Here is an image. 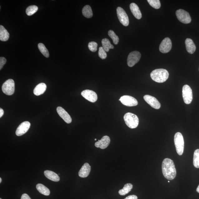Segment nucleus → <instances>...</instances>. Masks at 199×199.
<instances>
[{
  "label": "nucleus",
  "instance_id": "nucleus-18",
  "mask_svg": "<svg viewBox=\"0 0 199 199\" xmlns=\"http://www.w3.org/2000/svg\"><path fill=\"white\" fill-rule=\"evenodd\" d=\"M130 9L133 15L138 19H140L142 18V14L140 9L137 4L132 3L130 5Z\"/></svg>",
  "mask_w": 199,
  "mask_h": 199
},
{
  "label": "nucleus",
  "instance_id": "nucleus-7",
  "mask_svg": "<svg viewBox=\"0 0 199 199\" xmlns=\"http://www.w3.org/2000/svg\"><path fill=\"white\" fill-rule=\"evenodd\" d=\"M182 95L185 103L187 104L191 103L192 100V92L189 86L186 85L183 86Z\"/></svg>",
  "mask_w": 199,
  "mask_h": 199
},
{
  "label": "nucleus",
  "instance_id": "nucleus-22",
  "mask_svg": "<svg viewBox=\"0 0 199 199\" xmlns=\"http://www.w3.org/2000/svg\"><path fill=\"white\" fill-rule=\"evenodd\" d=\"M9 34L3 26H0V40L6 42L9 39Z\"/></svg>",
  "mask_w": 199,
  "mask_h": 199
},
{
  "label": "nucleus",
  "instance_id": "nucleus-37",
  "mask_svg": "<svg viewBox=\"0 0 199 199\" xmlns=\"http://www.w3.org/2000/svg\"><path fill=\"white\" fill-rule=\"evenodd\" d=\"M4 114V111L2 109L0 108V118H1Z\"/></svg>",
  "mask_w": 199,
  "mask_h": 199
},
{
  "label": "nucleus",
  "instance_id": "nucleus-24",
  "mask_svg": "<svg viewBox=\"0 0 199 199\" xmlns=\"http://www.w3.org/2000/svg\"><path fill=\"white\" fill-rule=\"evenodd\" d=\"M133 188L132 184L131 183H127L125 184L124 187L122 189L119 191V194L121 196H125L126 194H128Z\"/></svg>",
  "mask_w": 199,
  "mask_h": 199
},
{
  "label": "nucleus",
  "instance_id": "nucleus-10",
  "mask_svg": "<svg viewBox=\"0 0 199 199\" xmlns=\"http://www.w3.org/2000/svg\"><path fill=\"white\" fill-rule=\"evenodd\" d=\"M119 100L123 104L127 106H135L138 104L137 99L130 96H123L120 98Z\"/></svg>",
  "mask_w": 199,
  "mask_h": 199
},
{
  "label": "nucleus",
  "instance_id": "nucleus-1",
  "mask_svg": "<svg viewBox=\"0 0 199 199\" xmlns=\"http://www.w3.org/2000/svg\"><path fill=\"white\" fill-rule=\"evenodd\" d=\"M162 170L164 177L170 180L176 177V170L174 162L171 159H164L162 163Z\"/></svg>",
  "mask_w": 199,
  "mask_h": 199
},
{
  "label": "nucleus",
  "instance_id": "nucleus-33",
  "mask_svg": "<svg viewBox=\"0 0 199 199\" xmlns=\"http://www.w3.org/2000/svg\"><path fill=\"white\" fill-rule=\"evenodd\" d=\"M98 56L100 58L102 59H105L107 57V54L106 51L104 50L103 47H101L99 48V51L98 52Z\"/></svg>",
  "mask_w": 199,
  "mask_h": 199
},
{
  "label": "nucleus",
  "instance_id": "nucleus-6",
  "mask_svg": "<svg viewBox=\"0 0 199 199\" xmlns=\"http://www.w3.org/2000/svg\"><path fill=\"white\" fill-rule=\"evenodd\" d=\"M176 15L178 19L182 23L188 24L191 22V17L189 13L183 9L177 10L176 12Z\"/></svg>",
  "mask_w": 199,
  "mask_h": 199
},
{
  "label": "nucleus",
  "instance_id": "nucleus-38",
  "mask_svg": "<svg viewBox=\"0 0 199 199\" xmlns=\"http://www.w3.org/2000/svg\"><path fill=\"white\" fill-rule=\"evenodd\" d=\"M197 192L199 193V185L198 187L197 188Z\"/></svg>",
  "mask_w": 199,
  "mask_h": 199
},
{
  "label": "nucleus",
  "instance_id": "nucleus-39",
  "mask_svg": "<svg viewBox=\"0 0 199 199\" xmlns=\"http://www.w3.org/2000/svg\"><path fill=\"white\" fill-rule=\"evenodd\" d=\"M2 181V178H0V183H1Z\"/></svg>",
  "mask_w": 199,
  "mask_h": 199
},
{
  "label": "nucleus",
  "instance_id": "nucleus-41",
  "mask_svg": "<svg viewBox=\"0 0 199 199\" xmlns=\"http://www.w3.org/2000/svg\"><path fill=\"white\" fill-rule=\"evenodd\" d=\"M168 182H170V181H168Z\"/></svg>",
  "mask_w": 199,
  "mask_h": 199
},
{
  "label": "nucleus",
  "instance_id": "nucleus-23",
  "mask_svg": "<svg viewBox=\"0 0 199 199\" xmlns=\"http://www.w3.org/2000/svg\"><path fill=\"white\" fill-rule=\"evenodd\" d=\"M36 188L39 192L44 195L48 196L50 194V191L49 189L42 184H37Z\"/></svg>",
  "mask_w": 199,
  "mask_h": 199
},
{
  "label": "nucleus",
  "instance_id": "nucleus-32",
  "mask_svg": "<svg viewBox=\"0 0 199 199\" xmlns=\"http://www.w3.org/2000/svg\"><path fill=\"white\" fill-rule=\"evenodd\" d=\"M98 45L97 43L92 42H90L88 44V48L92 52H95L97 50Z\"/></svg>",
  "mask_w": 199,
  "mask_h": 199
},
{
  "label": "nucleus",
  "instance_id": "nucleus-31",
  "mask_svg": "<svg viewBox=\"0 0 199 199\" xmlns=\"http://www.w3.org/2000/svg\"><path fill=\"white\" fill-rule=\"evenodd\" d=\"M147 1L149 5L155 9H159L161 7V2L159 0H147Z\"/></svg>",
  "mask_w": 199,
  "mask_h": 199
},
{
  "label": "nucleus",
  "instance_id": "nucleus-42",
  "mask_svg": "<svg viewBox=\"0 0 199 199\" xmlns=\"http://www.w3.org/2000/svg\"><path fill=\"white\" fill-rule=\"evenodd\" d=\"M0 199H2L1 198H0Z\"/></svg>",
  "mask_w": 199,
  "mask_h": 199
},
{
  "label": "nucleus",
  "instance_id": "nucleus-8",
  "mask_svg": "<svg viewBox=\"0 0 199 199\" xmlns=\"http://www.w3.org/2000/svg\"><path fill=\"white\" fill-rule=\"evenodd\" d=\"M141 58V54L137 51L131 52L127 58V64L129 67H132L138 62Z\"/></svg>",
  "mask_w": 199,
  "mask_h": 199
},
{
  "label": "nucleus",
  "instance_id": "nucleus-9",
  "mask_svg": "<svg viewBox=\"0 0 199 199\" xmlns=\"http://www.w3.org/2000/svg\"><path fill=\"white\" fill-rule=\"evenodd\" d=\"M117 13L121 23L125 26H128L129 24V18L124 9L118 7L117 9Z\"/></svg>",
  "mask_w": 199,
  "mask_h": 199
},
{
  "label": "nucleus",
  "instance_id": "nucleus-19",
  "mask_svg": "<svg viewBox=\"0 0 199 199\" xmlns=\"http://www.w3.org/2000/svg\"><path fill=\"white\" fill-rule=\"evenodd\" d=\"M186 50L190 54H192L196 50V47L193 41L190 38H187L185 40Z\"/></svg>",
  "mask_w": 199,
  "mask_h": 199
},
{
  "label": "nucleus",
  "instance_id": "nucleus-30",
  "mask_svg": "<svg viewBox=\"0 0 199 199\" xmlns=\"http://www.w3.org/2000/svg\"><path fill=\"white\" fill-rule=\"evenodd\" d=\"M108 35L111 38L115 44L117 45L118 44L119 38L118 36L116 35L115 33L112 30H110L108 32Z\"/></svg>",
  "mask_w": 199,
  "mask_h": 199
},
{
  "label": "nucleus",
  "instance_id": "nucleus-25",
  "mask_svg": "<svg viewBox=\"0 0 199 199\" xmlns=\"http://www.w3.org/2000/svg\"><path fill=\"white\" fill-rule=\"evenodd\" d=\"M102 47H103L104 50L106 52H109L110 49H113L114 47L111 44V42L108 39L105 38L103 39L102 41Z\"/></svg>",
  "mask_w": 199,
  "mask_h": 199
},
{
  "label": "nucleus",
  "instance_id": "nucleus-35",
  "mask_svg": "<svg viewBox=\"0 0 199 199\" xmlns=\"http://www.w3.org/2000/svg\"><path fill=\"white\" fill-rule=\"evenodd\" d=\"M124 199H138V197L136 196L133 195L129 196L127 197Z\"/></svg>",
  "mask_w": 199,
  "mask_h": 199
},
{
  "label": "nucleus",
  "instance_id": "nucleus-12",
  "mask_svg": "<svg viewBox=\"0 0 199 199\" xmlns=\"http://www.w3.org/2000/svg\"><path fill=\"white\" fill-rule=\"evenodd\" d=\"M81 95L86 99L92 102H95L97 100V94L91 90H84L82 92Z\"/></svg>",
  "mask_w": 199,
  "mask_h": 199
},
{
  "label": "nucleus",
  "instance_id": "nucleus-34",
  "mask_svg": "<svg viewBox=\"0 0 199 199\" xmlns=\"http://www.w3.org/2000/svg\"><path fill=\"white\" fill-rule=\"evenodd\" d=\"M7 62V59L3 57H1L0 58V69L1 70Z\"/></svg>",
  "mask_w": 199,
  "mask_h": 199
},
{
  "label": "nucleus",
  "instance_id": "nucleus-40",
  "mask_svg": "<svg viewBox=\"0 0 199 199\" xmlns=\"http://www.w3.org/2000/svg\"><path fill=\"white\" fill-rule=\"evenodd\" d=\"M94 140H95V141L97 140V139H94Z\"/></svg>",
  "mask_w": 199,
  "mask_h": 199
},
{
  "label": "nucleus",
  "instance_id": "nucleus-21",
  "mask_svg": "<svg viewBox=\"0 0 199 199\" xmlns=\"http://www.w3.org/2000/svg\"><path fill=\"white\" fill-rule=\"evenodd\" d=\"M44 174L47 178L52 181L58 182L60 180V178L58 174L50 170H46L44 172Z\"/></svg>",
  "mask_w": 199,
  "mask_h": 199
},
{
  "label": "nucleus",
  "instance_id": "nucleus-27",
  "mask_svg": "<svg viewBox=\"0 0 199 199\" xmlns=\"http://www.w3.org/2000/svg\"><path fill=\"white\" fill-rule=\"evenodd\" d=\"M38 47L39 50L41 53L46 58H48L49 56H50L48 51L45 47L44 45L42 43H40L38 44Z\"/></svg>",
  "mask_w": 199,
  "mask_h": 199
},
{
  "label": "nucleus",
  "instance_id": "nucleus-4",
  "mask_svg": "<svg viewBox=\"0 0 199 199\" xmlns=\"http://www.w3.org/2000/svg\"><path fill=\"white\" fill-rule=\"evenodd\" d=\"M174 142L178 155H182L184 152V143L183 137L181 133L178 132L176 133L174 135Z\"/></svg>",
  "mask_w": 199,
  "mask_h": 199
},
{
  "label": "nucleus",
  "instance_id": "nucleus-28",
  "mask_svg": "<svg viewBox=\"0 0 199 199\" xmlns=\"http://www.w3.org/2000/svg\"><path fill=\"white\" fill-rule=\"evenodd\" d=\"M38 7L36 5H32L28 7L26 10V13L28 16H32L37 11Z\"/></svg>",
  "mask_w": 199,
  "mask_h": 199
},
{
  "label": "nucleus",
  "instance_id": "nucleus-11",
  "mask_svg": "<svg viewBox=\"0 0 199 199\" xmlns=\"http://www.w3.org/2000/svg\"><path fill=\"white\" fill-rule=\"evenodd\" d=\"M172 47V43L171 40L169 38L167 37L162 41L159 46V50L163 53L169 52L171 50Z\"/></svg>",
  "mask_w": 199,
  "mask_h": 199
},
{
  "label": "nucleus",
  "instance_id": "nucleus-20",
  "mask_svg": "<svg viewBox=\"0 0 199 199\" xmlns=\"http://www.w3.org/2000/svg\"><path fill=\"white\" fill-rule=\"evenodd\" d=\"M47 89L46 84L42 83L38 84L34 90V93L35 95L38 96L43 94Z\"/></svg>",
  "mask_w": 199,
  "mask_h": 199
},
{
  "label": "nucleus",
  "instance_id": "nucleus-2",
  "mask_svg": "<svg viewBox=\"0 0 199 199\" xmlns=\"http://www.w3.org/2000/svg\"><path fill=\"white\" fill-rule=\"evenodd\" d=\"M169 76L168 72L165 69H156L152 72L151 77L153 81L158 83H163L168 79Z\"/></svg>",
  "mask_w": 199,
  "mask_h": 199
},
{
  "label": "nucleus",
  "instance_id": "nucleus-14",
  "mask_svg": "<svg viewBox=\"0 0 199 199\" xmlns=\"http://www.w3.org/2000/svg\"><path fill=\"white\" fill-rule=\"evenodd\" d=\"M31 126L28 122H24L21 123L16 130V134L17 136H21L25 134L29 130Z\"/></svg>",
  "mask_w": 199,
  "mask_h": 199
},
{
  "label": "nucleus",
  "instance_id": "nucleus-26",
  "mask_svg": "<svg viewBox=\"0 0 199 199\" xmlns=\"http://www.w3.org/2000/svg\"><path fill=\"white\" fill-rule=\"evenodd\" d=\"M82 12L83 15L86 17L90 18L93 16V12H92L91 7L89 5H87L85 6Z\"/></svg>",
  "mask_w": 199,
  "mask_h": 199
},
{
  "label": "nucleus",
  "instance_id": "nucleus-16",
  "mask_svg": "<svg viewBox=\"0 0 199 199\" xmlns=\"http://www.w3.org/2000/svg\"><path fill=\"white\" fill-rule=\"evenodd\" d=\"M110 142V137L108 136L102 137L101 140L96 142L95 143L96 147H99L102 149H104L107 147Z\"/></svg>",
  "mask_w": 199,
  "mask_h": 199
},
{
  "label": "nucleus",
  "instance_id": "nucleus-15",
  "mask_svg": "<svg viewBox=\"0 0 199 199\" xmlns=\"http://www.w3.org/2000/svg\"><path fill=\"white\" fill-rule=\"evenodd\" d=\"M57 110L59 116L63 119V120L66 122L67 124H70L72 122V119L71 116L64 109L61 107H58L57 108Z\"/></svg>",
  "mask_w": 199,
  "mask_h": 199
},
{
  "label": "nucleus",
  "instance_id": "nucleus-5",
  "mask_svg": "<svg viewBox=\"0 0 199 199\" xmlns=\"http://www.w3.org/2000/svg\"><path fill=\"white\" fill-rule=\"evenodd\" d=\"M15 84L13 80L9 79L6 81L2 86V91L7 95H12L15 92Z\"/></svg>",
  "mask_w": 199,
  "mask_h": 199
},
{
  "label": "nucleus",
  "instance_id": "nucleus-29",
  "mask_svg": "<svg viewBox=\"0 0 199 199\" xmlns=\"http://www.w3.org/2000/svg\"><path fill=\"white\" fill-rule=\"evenodd\" d=\"M193 165L195 167L199 168V149H196L194 154Z\"/></svg>",
  "mask_w": 199,
  "mask_h": 199
},
{
  "label": "nucleus",
  "instance_id": "nucleus-17",
  "mask_svg": "<svg viewBox=\"0 0 199 199\" xmlns=\"http://www.w3.org/2000/svg\"><path fill=\"white\" fill-rule=\"evenodd\" d=\"M91 171V167L89 164L85 163L80 169L79 172V176L82 178H85L87 177Z\"/></svg>",
  "mask_w": 199,
  "mask_h": 199
},
{
  "label": "nucleus",
  "instance_id": "nucleus-13",
  "mask_svg": "<svg viewBox=\"0 0 199 199\" xmlns=\"http://www.w3.org/2000/svg\"><path fill=\"white\" fill-rule=\"evenodd\" d=\"M143 98L149 105L152 107L156 109H159L161 107V105L160 102L157 98L149 95H146L143 97Z\"/></svg>",
  "mask_w": 199,
  "mask_h": 199
},
{
  "label": "nucleus",
  "instance_id": "nucleus-36",
  "mask_svg": "<svg viewBox=\"0 0 199 199\" xmlns=\"http://www.w3.org/2000/svg\"><path fill=\"white\" fill-rule=\"evenodd\" d=\"M21 199H31L27 194H24L22 195Z\"/></svg>",
  "mask_w": 199,
  "mask_h": 199
},
{
  "label": "nucleus",
  "instance_id": "nucleus-3",
  "mask_svg": "<svg viewBox=\"0 0 199 199\" xmlns=\"http://www.w3.org/2000/svg\"><path fill=\"white\" fill-rule=\"evenodd\" d=\"M124 118L127 126L130 128H136L138 126L139 118L136 115L128 112L125 114Z\"/></svg>",
  "mask_w": 199,
  "mask_h": 199
}]
</instances>
